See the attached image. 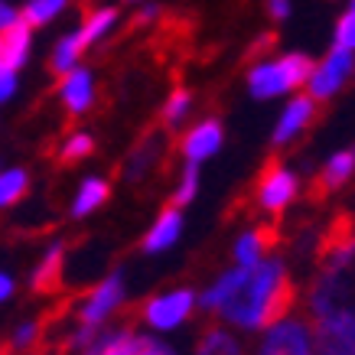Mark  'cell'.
Instances as JSON below:
<instances>
[{
    "mask_svg": "<svg viewBox=\"0 0 355 355\" xmlns=\"http://www.w3.org/2000/svg\"><path fill=\"white\" fill-rule=\"evenodd\" d=\"M293 306L297 284L280 258H264L258 268L232 264L199 293V310L241 333H264L293 316Z\"/></svg>",
    "mask_w": 355,
    "mask_h": 355,
    "instance_id": "6da1fadb",
    "label": "cell"
},
{
    "mask_svg": "<svg viewBox=\"0 0 355 355\" xmlns=\"http://www.w3.org/2000/svg\"><path fill=\"white\" fill-rule=\"evenodd\" d=\"M316 254L320 270L306 293L316 355H355V238Z\"/></svg>",
    "mask_w": 355,
    "mask_h": 355,
    "instance_id": "7a4b0ae2",
    "label": "cell"
},
{
    "mask_svg": "<svg viewBox=\"0 0 355 355\" xmlns=\"http://www.w3.org/2000/svg\"><path fill=\"white\" fill-rule=\"evenodd\" d=\"M313 65L316 62H310L306 53H284L270 55V59H258L248 69V95L258 98V101L291 95V92L310 82Z\"/></svg>",
    "mask_w": 355,
    "mask_h": 355,
    "instance_id": "3957f363",
    "label": "cell"
},
{
    "mask_svg": "<svg viewBox=\"0 0 355 355\" xmlns=\"http://www.w3.org/2000/svg\"><path fill=\"white\" fill-rule=\"evenodd\" d=\"M199 306V293L189 287H173V291L153 293L150 300H144L140 306V323L157 329V333H170L189 320Z\"/></svg>",
    "mask_w": 355,
    "mask_h": 355,
    "instance_id": "277c9868",
    "label": "cell"
},
{
    "mask_svg": "<svg viewBox=\"0 0 355 355\" xmlns=\"http://www.w3.org/2000/svg\"><path fill=\"white\" fill-rule=\"evenodd\" d=\"M124 300H128L124 277H121V274H108V277L98 280L95 287L78 300V306H76L78 326H98V329H101V326L124 306Z\"/></svg>",
    "mask_w": 355,
    "mask_h": 355,
    "instance_id": "5b68a950",
    "label": "cell"
},
{
    "mask_svg": "<svg viewBox=\"0 0 355 355\" xmlns=\"http://www.w3.org/2000/svg\"><path fill=\"white\" fill-rule=\"evenodd\" d=\"M258 355H316L313 323L303 316H287L277 326L264 329L258 343Z\"/></svg>",
    "mask_w": 355,
    "mask_h": 355,
    "instance_id": "8992f818",
    "label": "cell"
},
{
    "mask_svg": "<svg viewBox=\"0 0 355 355\" xmlns=\"http://www.w3.org/2000/svg\"><path fill=\"white\" fill-rule=\"evenodd\" d=\"M355 76V53L333 46L329 53L313 65V76L306 82V95L313 101H329L333 95L343 92V85Z\"/></svg>",
    "mask_w": 355,
    "mask_h": 355,
    "instance_id": "52a82bcc",
    "label": "cell"
},
{
    "mask_svg": "<svg viewBox=\"0 0 355 355\" xmlns=\"http://www.w3.org/2000/svg\"><path fill=\"white\" fill-rule=\"evenodd\" d=\"M297 193H300L297 173L291 166H284V163H268L264 173L258 176V186H254V202H258L261 212L280 216L297 199Z\"/></svg>",
    "mask_w": 355,
    "mask_h": 355,
    "instance_id": "ba28073f",
    "label": "cell"
},
{
    "mask_svg": "<svg viewBox=\"0 0 355 355\" xmlns=\"http://www.w3.org/2000/svg\"><path fill=\"white\" fill-rule=\"evenodd\" d=\"M222 144H225L222 121L202 118V121H196V124H189V128L183 130V137H180V157H183V163L202 166L205 160H212V157L222 150Z\"/></svg>",
    "mask_w": 355,
    "mask_h": 355,
    "instance_id": "9c48e42d",
    "label": "cell"
},
{
    "mask_svg": "<svg viewBox=\"0 0 355 355\" xmlns=\"http://www.w3.org/2000/svg\"><path fill=\"white\" fill-rule=\"evenodd\" d=\"M95 72L88 69V65H78L72 72H65L59 76V85H55V98H59V105H62L65 114H72V118H82L88 111L95 108Z\"/></svg>",
    "mask_w": 355,
    "mask_h": 355,
    "instance_id": "30bf717a",
    "label": "cell"
},
{
    "mask_svg": "<svg viewBox=\"0 0 355 355\" xmlns=\"http://www.w3.org/2000/svg\"><path fill=\"white\" fill-rule=\"evenodd\" d=\"M313 118H316V101H313L310 95H293L291 101L284 105V111L277 114V124H274V134H270L274 147L293 144V140L313 124Z\"/></svg>",
    "mask_w": 355,
    "mask_h": 355,
    "instance_id": "8fae6325",
    "label": "cell"
},
{
    "mask_svg": "<svg viewBox=\"0 0 355 355\" xmlns=\"http://www.w3.org/2000/svg\"><path fill=\"white\" fill-rule=\"evenodd\" d=\"M183 209H176V205H170V209H163L160 216L153 218V225L147 228V235H144V241H140V248H144V254H163V251H170L180 238H183Z\"/></svg>",
    "mask_w": 355,
    "mask_h": 355,
    "instance_id": "7c38bea8",
    "label": "cell"
},
{
    "mask_svg": "<svg viewBox=\"0 0 355 355\" xmlns=\"http://www.w3.org/2000/svg\"><path fill=\"white\" fill-rule=\"evenodd\" d=\"M108 196H111V183L105 180V176L92 173V176H85V180L78 183L76 196H72V205H69V216L72 218H88L92 212H98L101 205L108 202Z\"/></svg>",
    "mask_w": 355,
    "mask_h": 355,
    "instance_id": "4fadbf2b",
    "label": "cell"
},
{
    "mask_svg": "<svg viewBox=\"0 0 355 355\" xmlns=\"http://www.w3.org/2000/svg\"><path fill=\"white\" fill-rule=\"evenodd\" d=\"M352 176H355V150H336L333 157L323 163V170H320V176H316L313 193L329 196V193H336V189H343Z\"/></svg>",
    "mask_w": 355,
    "mask_h": 355,
    "instance_id": "5bb4252c",
    "label": "cell"
},
{
    "mask_svg": "<svg viewBox=\"0 0 355 355\" xmlns=\"http://www.w3.org/2000/svg\"><path fill=\"white\" fill-rule=\"evenodd\" d=\"M62 261H65V245L62 241H53L30 274L33 293H53L59 287V280H62Z\"/></svg>",
    "mask_w": 355,
    "mask_h": 355,
    "instance_id": "9a60e30c",
    "label": "cell"
},
{
    "mask_svg": "<svg viewBox=\"0 0 355 355\" xmlns=\"http://www.w3.org/2000/svg\"><path fill=\"white\" fill-rule=\"evenodd\" d=\"M33 33L36 30H33L26 20H23L20 26H13V30L3 33V36H0V62L10 65L13 72H20L33 55Z\"/></svg>",
    "mask_w": 355,
    "mask_h": 355,
    "instance_id": "2e32d148",
    "label": "cell"
},
{
    "mask_svg": "<svg viewBox=\"0 0 355 355\" xmlns=\"http://www.w3.org/2000/svg\"><path fill=\"white\" fill-rule=\"evenodd\" d=\"M85 49L88 46H85V40H82V30H78V26L62 33V36L53 43V49H49V69H53V76H65V72L78 69Z\"/></svg>",
    "mask_w": 355,
    "mask_h": 355,
    "instance_id": "e0dca14e",
    "label": "cell"
},
{
    "mask_svg": "<svg viewBox=\"0 0 355 355\" xmlns=\"http://www.w3.org/2000/svg\"><path fill=\"white\" fill-rule=\"evenodd\" d=\"M270 232L264 228H248L241 235L235 238V245H232V261H235V268H258L261 261L268 258V248H270Z\"/></svg>",
    "mask_w": 355,
    "mask_h": 355,
    "instance_id": "ac0fdd59",
    "label": "cell"
},
{
    "mask_svg": "<svg viewBox=\"0 0 355 355\" xmlns=\"http://www.w3.org/2000/svg\"><path fill=\"white\" fill-rule=\"evenodd\" d=\"M118 23H121L118 7H95V10L85 13V20L78 23V30H82L85 46H98V43H105L111 33L118 30Z\"/></svg>",
    "mask_w": 355,
    "mask_h": 355,
    "instance_id": "d6986e66",
    "label": "cell"
},
{
    "mask_svg": "<svg viewBox=\"0 0 355 355\" xmlns=\"http://www.w3.org/2000/svg\"><path fill=\"white\" fill-rule=\"evenodd\" d=\"M193 355H245V345L232 329L225 326H209L199 339H196Z\"/></svg>",
    "mask_w": 355,
    "mask_h": 355,
    "instance_id": "ffe728a7",
    "label": "cell"
},
{
    "mask_svg": "<svg viewBox=\"0 0 355 355\" xmlns=\"http://www.w3.org/2000/svg\"><path fill=\"white\" fill-rule=\"evenodd\" d=\"M26 193H30L26 166H3L0 170V209H13Z\"/></svg>",
    "mask_w": 355,
    "mask_h": 355,
    "instance_id": "44dd1931",
    "label": "cell"
},
{
    "mask_svg": "<svg viewBox=\"0 0 355 355\" xmlns=\"http://www.w3.org/2000/svg\"><path fill=\"white\" fill-rule=\"evenodd\" d=\"M160 150H163V144H160V137H157V134L144 137L137 147H134V153H130V160H128V166H124V173H128L130 180H144V176L153 170V163H157Z\"/></svg>",
    "mask_w": 355,
    "mask_h": 355,
    "instance_id": "7402d4cb",
    "label": "cell"
},
{
    "mask_svg": "<svg viewBox=\"0 0 355 355\" xmlns=\"http://www.w3.org/2000/svg\"><path fill=\"white\" fill-rule=\"evenodd\" d=\"M72 0H23V20L30 23L33 30L40 26H49L69 10Z\"/></svg>",
    "mask_w": 355,
    "mask_h": 355,
    "instance_id": "603a6c76",
    "label": "cell"
},
{
    "mask_svg": "<svg viewBox=\"0 0 355 355\" xmlns=\"http://www.w3.org/2000/svg\"><path fill=\"white\" fill-rule=\"evenodd\" d=\"M193 114V92H186V88H173L166 101H163L160 108V118L166 128H183L186 121Z\"/></svg>",
    "mask_w": 355,
    "mask_h": 355,
    "instance_id": "cb8c5ba5",
    "label": "cell"
},
{
    "mask_svg": "<svg viewBox=\"0 0 355 355\" xmlns=\"http://www.w3.org/2000/svg\"><path fill=\"white\" fill-rule=\"evenodd\" d=\"M95 153V137L88 130H69L59 144V160L62 163H78V160H88Z\"/></svg>",
    "mask_w": 355,
    "mask_h": 355,
    "instance_id": "d4e9b609",
    "label": "cell"
},
{
    "mask_svg": "<svg viewBox=\"0 0 355 355\" xmlns=\"http://www.w3.org/2000/svg\"><path fill=\"white\" fill-rule=\"evenodd\" d=\"M199 180H202V176H199V166H196V163H183L180 180L173 186V205H176V209H186V205L199 196Z\"/></svg>",
    "mask_w": 355,
    "mask_h": 355,
    "instance_id": "484cf974",
    "label": "cell"
},
{
    "mask_svg": "<svg viewBox=\"0 0 355 355\" xmlns=\"http://www.w3.org/2000/svg\"><path fill=\"white\" fill-rule=\"evenodd\" d=\"M40 336H43V323H36V320H26V323H20L17 329H13L7 352H10V355H26V352H33V349L40 345Z\"/></svg>",
    "mask_w": 355,
    "mask_h": 355,
    "instance_id": "4316f807",
    "label": "cell"
},
{
    "mask_svg": "<svg viewBox=\"0 0 355 355\" xmlns=\"http://www.w3.org/2000/svg\"><path fill=\"white\" fill-rule=\"evenodd\" d=\"M333 46H339V49H349V53H355V10L349 7V10L336 20V30H333Z\"/></svg>",
    "mask_w": 355,
    "mask_h": 355,
    "instance_id": "83f0119b",
    "label": "cell"
},
{
    "mask_svg": "<svg viewBox=\"0 0 355 355\" xmlns=\"http://www.w3.org/2000/svg\"><path fill=\"white\" fill-rule=\"evenodd\" d=\"M130 355H176L166 343H160L157 336H140L137 333V343H134V352Z\"/></svg>",
    "mask_w": 355,
    "mask_h": 355,
    "instance_id": "f1b7e54d",
    "label": "cell"
},
{
    "mask_svg": "<svg viewBox=\"0 0 355 355\" xmlns=\"http://www.w3.org/2000/svg\"><path fill=\"white\" fill-rule=\"evenodd\" d=\"M17 88H20V72H13L10 65L0 62V105H7L17 95Z\"/></svg>",
    "mask_w": 355,
    "mask_h": 355,
    "instance_id": "f546056e",
    "label": "cell"
},
{
    "mask_svg": "<svg viewBox=\"0 0 355 355\" xmlns=\"http://www.w3.org/2000/svg\"><path fill=\"white\" fill-rule=\"evenodd\" d=\"M20 23H23V7H17L10 0H0V36L13 30V26H20Z\"/></svg>",
    "mask_w": 355,
    "mask_h": 355,
    "instance_id": "4dcf8cb0",
    "label": "cell"
},
{
    "mask_svg": "<svg viewBox=\"0 0 355 355\" xmlns=\"http://www.w3.org/2000/svg\"><path fill=\"white\" fill-rule=\"evenodd\" d=\"M291 10H293V3L291 0H268V17L270 20H287L291 17Z\"/></svg>",
    "mask_w": 355,
    "mask_h": 355,
    "instance_id": "1f68e13d",
    "label": "cell"
},
{
    "mask_svg": "<svg viewBox=\"0 0 355 355\" xmlns=\"http://www.w3.org/2000/svg\"><path fill=\"white\" fill-rule=\"evenodd\" d=\"M13 291H17V280L7 274V270H0V303H7L13 297Z\"/></svg>",
    "mask_w": 355,
    "mask_h": 355,
    "instance_id": "d6a6232c",
    "label": "cell"
},
{
    "mask_svg": "<svg viewBox=\"0 0 355 355\" xmlns=\"http://www.w3.org/2000/svg\"><path fill=\"white\" fill-rule=\"evenodd\" d=\"M157 17H160V7H157V3H144V7L137 10V23H140V26H144V23H153Z\"/></svg>",
    "mask_w": 355,
    "mask_h": 355,
    "instance_id": "836d02e7",
    "label": "cell"
},
{
    "mask_svg": "<svg viewBox=\"0 0 355 355\" xmlns=\"http://www.w3.org/2000/svg\"><path fill=\"white\" fill-rule=\"evenodd\" d=\"M124 3H147V0H124Z\"/></svg>",
    "mask_w": 355,
    "mask_h": 355,
    "instance_id": "e575fe53",
    "label": "cell"
},
{
    "mask_svg": "<svg viewBox=\"0 0 355 355\" xmlns=\"http://www.w3.org/2000/svg\"><path fill=\"white\" fill-rule=\"evenodd\" d=\"M352 10H355V0H352Z\"/></svg>",
    "mask_w": 355,
    "mask_h": 355,
    "instance_id": "d590c367",
    "label": "cell"
}]
</instances>
